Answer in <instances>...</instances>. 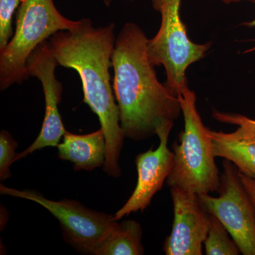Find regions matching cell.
<instances>
[{
    "label": "cell",
    "instance_id": "10",
    "mask_svg": "<svg viewBox=\"0 0 255 255\" xmlns=\"http://www.w3.org/2000/svg\"><path fill=\"white\" fill-rule=\"evenodd\" d=\"M172 129L163 128L157 132L159 145L155 150L150 148L139 154L135 159L137 172L136 187L127 203L113 216L114 221H119L131 213L143 211L153 196L167 181L174 163V153L167 147Z\"/></svg>",
    "mask_w": 255,
    "mask_h": 255
},
{
    "label": "cell",
    "instance_id": "14",
    "mask_svg": "<svg viewBox=\"0 0 255 255\" xmlns=\"http://www.w3.org/2000/svg\"><path fill=\"white\" fill-rule=\"evenodd\" d=\"M209 212V211H208ZM209 229L204 245L208 255H238L241 253L223 223L209 213Z\"/></svg>",
    "mask_w": 255,
    "mask_h": 255
},
{
    "label": "cell",
    "instance_id": "4",
    "mask_svg": "<svg viewBox=\"0 0 255 255\" xmlns=\"http://www.w3.org/2000/svg\"><path fill=\"white\" fill-rule=\"evenodd\" d=\"M78 22L62 15L53 0H22L14 35L0 50L1 91L28 80V58L40 44L58 32L73 29Z\"/></svg>",
    "mask_w": 255,
    "mask_h": 255
},
{
    "label": "cell",
    "instance_id": "21",
    "mask_svg": "<svg viewBox=\"0 0 255 255\" xmlns=\"http://www.w3.org/2000/svg\"><path fill=\"white\" fill-rule=\"evenodd\" d=\"M112 0H104V2L107 5V6H110L111 3H112ZM128 1H133V0H128Z\"/></svg>",
    "mask_w": 255,
    "mask_h": 255
},
{
    "label": "cell",
    "instance_id": "1",
    "mask_svg": "<svg viewBox=\"0 0 255 255\" xmlns=\"http://www.w3.org/2000/svg\"><path fill=\"white\" fill-rule=\"evenodd\" d=\"M149 39L140 26L127 23L116 37L113 89L125 137L142 140L172 128L182 113L180 102L159 81L147 53Z\"/></svg>",
    "mask_w": 255,
    "mask_h": 255
},
{
    "label": "cell",
    "instance_id": "3",
    "mask_svg": "<svg viewBox=\"0 0 255 255\" xmlns=\"http://www.w3.org/2000/svg\"><path fill=\"white\" fill-rule=\"evenodd\" d=\"M184 128L179 141L172 144L174 163L167 177L169 187H179L197 194L219 191L221 174L215 162L212 140L196 107V96L187 87L177 96Z\"/></svg>",
    "mask_w": 255,
    "mask_h": 255
},
{
    "label": "cell",
    "instance_id": "13",
    "mask_svg": "<svg viewBox=\"0 0 255 255\" xmlns=\"http://www.w3.org/2000/svg\"><path fill=\"white\" fill-rule=\"evenodd\" d=\"M141 226L136 221L127 220L113 227L95 255H140L144 253L142 243Z\"/></svg>",
    "mask_w": 255,
    "mask_h": 255
},
{
    "label": "cell",
    "instance_id": "12",
    "mask_svg": "<svg viewBox=\"0 0 255 255\" xmlns=\"http://www.w3.org/2000/svg\"><path fill=\"white\" fill-rule=\"evenodd\" d=\"M57 147L59 158L73 163L75 170L92 171L105 163L107 145L102 128L85 135L66 131Z\"/></svg>",
    "mask_w": 255,
    "mask_h": 255
},
{
    "label": "cell",
    "instance_id": "20",
    "mask_svg": "<svg viewBox=\"0 0 255 255\" xmlns=\"http://www.w3.org/2000/svg\"><path fill=\"white\" fill-rule=\"evenodd\" d=\"M244 25H246L247 26H249V27H255V19L251 21V22H247L245 23ZM254 51H255V46L251 48V49L246 50V53H251V52Z\"/></svg>",
    "mask_w": 255,
    "mask_h": 255
},
{
    "label": "cell",
    "instance_id": "18",
    "mask_svg": "<svg viewBox=\"0 0 255 255\" xmlns=\"http://www.w3.org/2000/svg\"><path fill=\"white\" fill-rule=\"evenodd\" d=\"M240 177L243 182V185L246 187V191H248L250 197H251L252 202L254 206L255 210V179L253 178L247 177L244 174L239 172Z\"/></svg>",
    "mask_w": 255,
    "mask_h": 255
},
{
    "label": "cell",
    "instance_id": "19",
    "mask_svg": "<svg viewBox=\"0 0 255 255\" xmlns=\"http://www.w3.org/2000/svg\"><path fill=\"white\" fill-rule=\"evenodd\" d=\"M224 4H230L232 3L242 2V1H246V2H251L255 4V0H221Z\"/></svg>",
    "mask_w": 255,
    "mask_h": 255
},
{
    "label": "cell",
    "instance_id": "2",
    "mask_svg": "<svg viewBox=\"0 0 255 255\" xmlns=\"http://www.w3.org/2000/svg\"><path fill=\"white\" fill-rule=\"evenodd\" d=\"M115 24L95 27L90 18L79 20L73 29L62 31L49 38L52 51L58 66L73 69L82 84L84 103L98 117L106 139V160L104 170L118 177L119 160L124 145L120 114L111 84L116 37Z\"/></svg>",
    "mask_w": 255,
    "mask_h": 255
},
{
    "label": "cell",
    "instance_id": "16",
    "mask_svg": "<svg viewBox=\"0 0 255 255\" xmlns=\"http://www.w3.org/2000/svg\"><path fill=\"white\" fill-rule=\"evenodd\" d=\"M18 143L9 132L1 130L0 133V180L4 181L11 177L10 166L16 162L18 153L15 150Z\"/></svg>",
    "mask_w": 255,
    "mask_h": 255
},
{
    "label": "cell",
    "instance_id": "7",
    "mask_svg": "<svg viewBox=\"0 0 255 255\" xmlns=\"http://www.w3.org/2000/svg\"><path fill=\"white\" fill-rule=\"evenodd\" d=\"M220 179L219 196L203 194H199V199L226 228L242 254L255 255V210L232 162L223 161Z\"/></svg>",
    "mask_w": 255,
    "mask_h": 255
},
{
    "label": "cell",
    "instance_id": "6",
    "mask_svg": "<svg viewBox=\"0 0 255 255\" xmlns=\"http://www.w3.org/2000/svg\"><path fill=\"white\" fill-rule=\"evenodd\" d=\"M2 195L37 203L58 219L66 243L77 251L95 255L96 250L109 234L116 221L113 216L88 209L76 201H52L32 190H18L1 184Z\"/></svg>",
    "mask_w": 255,
    "mask_h": 255
},
{
    "label": "cell",
    "instance_id": "8",
    "mask_svg": "<svg viewBox=\"0 0 255 255\" xmlns=\"http://www.w3.org/2000/svg\"><path fill=\"white\" fill-rule=\"evenodd\" d=\"M58 66L48 40L40 44L28 58V73L38 78L43 87L46 112L38 137L27 149L18 153L16 161L44 147H56L67 131L58 108L63 86L55 77Z\"/></svg>",
    "mask_w": 255,
    "mask_h": 255
},
{
    "label": "cell",
    "instance_id": "9",
    "mask_svg": "<svg viewBox=\"0 0 255 255\" xmlns=\"http://www.w3.org/2000/svg\"><path fill=\"white\" fill-rule=\"evenodd\" d=\"M174 221L164 242L167 255H201L209 229V214L199 194L182 188L171 187Z\"/></svg>",
    "mask_w": 255,
    "mask_h": 255
},
{
    "label": "cell",
    "instance_id": "17",
    "mask_svg": "<svg viewBox=\"0 0 255 255\" xmlns=\"http://www.w3.org/2000/svg\"><path fill=\"white\" fill-rule=\"evenodd\" d=\"M213 117L221 123L233 124L238 127H244L255 133V120L241 114L226 113L214 110Z\"/></svg>",
    "mask_w": 255,
    "mask_h": 255
},
{
    "label": "cell",
    "instance_id": "11",
    "mask_svg": "<svg viewBox=\"0 0 255 255\" xmlns=\"http://www.w3.org/2000/svg\"><path fill=\"white\" fill-rule=\"evenodd\" d=\"M215 157L231 161L241 173L255 179V133L244 127L236 131H215L208 128Z\"/></svg>",
    "mask_w": 255,
    "mask_h": 255
},
{
    "label": "cell",
    "instance_id": "15",
    "mask_svg": "<svg viewBox=\"0 0 255 255\" xmlns=\"http://www.w3.org/2000/svg\"><path fill=\"white\" fill-rule=\"evenodd\" d=\"M22 0H0V50L7 46L14 35L12 18Z\"/></svg>",
    "mask_w": 255,
    "mask_h": 255
},
{
    "label": "cell",
    "instance_id": "5",
    "mask_svg": "<svg viewBox=\"0 0 255 255\" xmlns=\"http://www.w3.org/2000/svg\"><path fill=\"white\" fill-rule=\"evenodd\" d=\"M182 0H152L154 9L161 15L160 27L149 39L147 53L154 66L164 67L165 85L178 96L188 87L186 72L193 63L204 58L211 42L198 44L191 41L181 18Z\"/></svg>",
    "mask_w": 255,
    "mask_h": 255
}]
</instances>
